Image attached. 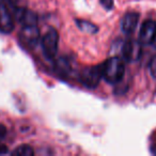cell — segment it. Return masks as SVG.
<instances>
[{
	"label": "cell",
	"mask_w": 156,
	"mask_h": 156,
	"mask_svg": "<svg viewBox=\"0 0 156 156\" xmlns=\"http://www.w3.org/2000/svg\"><path fill=\"white\" fill-rule=\"evenodd\" d=\"M103 78L109 83H118L123 79L125 74L124 60L120 57H111L102 64Z\"/></svg>",
	"instance_id": "6da1fadb"
},
{
	"label": "cell",
	"mask_w": 156,
	"mask_h": 156,
	"mask_svg": "<svg viewBox=\"0 0 156 156\" xmlns=\"http://www.w3.org/2000/svg\"><path fill=\"white\" fill-rule=\"evenodd\" d=\"M103 78L102 65H93V66H86L81 69L79 74V80L89 89H95L100 85L101 79Z\"/></svg>",
	"instance_id": "7a4b0ae2"
},
{
	"label": "cell",
	"mask_w": 156,
	"mask_h": 156,
	"mask_svg": "<svg viewBox=\"0 0 156 156\" xmlns=\"http://www.w3.org/2000/svg\"><path fill=\"white\" fill-rule=\"evenodd\" d=\"M59 33L56 29L49 28L42 37V48L48 59H54L58 51Z\"/></svg>",
	"instance_id": "3957f363"
},
{
	"label": "cell",
	"mask_w": 156,
	"mask_h": 156,
	"mask_svg": "<svg viewBox=\"0 0 156 156\" xmlns=\"http://www.w3.org/2000/svg\"><path fill=\"white\" fill-rule=\"evenodd\" d=\"M14 29V16L3 0H0V32L11 33Z\"/></svg>",
	"instance_id": "277c9868"
},
{
	"label": "cell",
	"mask_w": 156,
	"mask_h": 156,
	"mask_svg": "<svg viewBox=\"0 0 156 156\" xmlns=\"http://www.w3.org/2000/svg\"><path fill=\"white\" fill-rule=\"evenodd\" d=\"M20 39L26 45L34 47L40 39V31L37 24H25L22 25Z\"/></svg>",
	"instance_id": "5b68a950"
},
{
	"label": "cell",
	"mask_w": 156,
	"mask_h": 156,
	"mask_svg": "<svg viewBox=\"0 0 156 156\" xmlns=\"http://www.w3.org/2000/svg\"><path fill=\"white\" fill-rule=\"evenodd\" d=\"M141 56V44L135 40H127L122 46V57L125 61H137Z\"/></svg>",
	"instance_id": "8992f818"
},
{
	"label": "cell",
	"mask_w": 156,
	"mask_h": 156,
	"mask_svg": "<svg viewBox=\"0 0 156 156\" xmlns=\"http://www.w3.org/2000/svg\"><path fill=\"white\" fill-rule=\"evenodd\" d=\"M156 34V23L153 20H147L141 25L138 42L141 45H151Z\"/></svg>",
	"instance_id": "52a82bcc"
},
{
	"label": "cell",
	"mask_w": 156,
	"mask_h": 156,
	"mask_svg": "<svg viewBox=\"0 0 156 156\" xmlns=\"http://www.w3.org/2000/svg\"><path fill=\"white\" fill-rule=\"evenodd\" d=\"M139 22V13L137 12H128L121 20V29L126 34H132L136 29Z\"/></svg>",
	"instance_id": "ba28073f"
},
{
	"label": "cell",
	"mask_w": 156,
	"mask_h": 156,
	"mask_svg": "<svg viewBox=\"0 0 156 156\" xmlns=\"http://www.w3.org/2000/svg\"><path fill=\"white\" fill-rule=\"evenodd\" d=\"M76 24H77L78 28L80 29L81 31L87 33H96L98 31V28L95 26L94 24H92L91 22H88V20H76Z\"/></svg>",
	"instance_id": "9c48e42d"
},
{
	"label": "cell",
	"mask_w": 156,
	"mask_h": 156,
	"mask_svg": "<svg viewBox=\"0 0 156 156\" xmlns=\"http://www.w3.org/2000/svg\"><path fill=\"white\" fill-rule=\"evenodd\" d=\"M12 154L14 155H20V156H32L34 154V151L33 149L28 144H22L20 147H17L13 152Z\"/></svg>",
	"instance_id": "30bf717a"
},
{
	"label": "cell",
	"mask_w": 156,
	"mask_h": 156,
	"mask_svg": "<svg viewBox=\"0 0 156 156\" xmlns=\"http://www.w3.org/2000/svg\"><path fill=\"white\" fill-rule=\"evenodd\" d=\"M57 71L59 72V73L61 74L62 76H65L67 73H69V62H67L65 59L61 58L60 60L57 61Z\"/></svg>",
	"instance_id": "8fae6325"
},
{
	"label": "cell",
	"mask_w": 156,
	"mask_h": 156,
	"mask_svg": "<svg viewBox=\"0 0 156 156\" xmlns=\"http://www.w3.org/2000/svg\"><path fill=\"white\" fill-rule=\"evenodd\" d=\"M149 69H150V73H151V75L156 79V56L151 60L150 65H149Z\"/></svg>",
	"instance_id": "7c38bea8"
},
{
	"label": "cell",
	"mask_w": 156,
	"mask_h": 156,
	"mask_svg": "<svg viewBox=\"0 0 156 156\" xmlns=\"http://www.w3.org/2000/svg\"><path fill=\"white\" fill-rule=\"evenodd\" d=\"M100 2L106 10H111L113 8V0H100Z\"/></svg>",
	"instance_id": "4fadbf2b"
},
{
	"label": "cell",
	"mask_w": 156,
	"mask_h": 156,
	"mask_svg": "<svg viewBox=\"0 0 156 156\" xmlns=\"http://www.w3.org/2000/svg\"><path fill=\"white\" fill-rule=\"evenodd\" d=\"M8 152H9V150H8L7 145L0 143V155H1V154H7Z\"/></svg>",
	"instance_id": "5bb4252c"
},
{
	"label": "cell",
	"mask_w": 156,
	"mask_h": 156,
	"mask_svg": "<svg viewBox=\"0 0 156 156\" xmlns=\"http://www.w3.org/2000/svg\"><path fill=\"white\" fill-rule=\"evenodd\" d=\"M5 128L3 127L2 125H0V138H1V137H3L5 135Z\"/></svg>",
	"instance_id": "9a60e30c"
},
{
	"label": "cell",
	"mask_w": 156,
	"mask_h": 156,
	"mask_svg": "<svg viewBox=\"0 0 156 156\" xmlns=\"http://www.w3.org/2000/svg\"><path fill=\"white\" fill-rule=\"evenodd\" d=\"M151 152H152V154L156 155V144H153L151 147Z\"/></svg>",
	"instance_id": "2e32d148"
},
{
	"label": "cell",
	"mask_w": 156,
	"mask_h": 156,
	"mask_svg": "<svg viewBox=\"0 0 156 156\" xmlns=\"http://www.w3.org/2000/svg\"><path fill=\"white\" fill-rule=\"evenodd\" d=\"M152 45L154 46V48H156V34H155V37H154L153 42H152Z\"/></svg>",
	"instance_id": "e0dca14e"
}]
</instances>
